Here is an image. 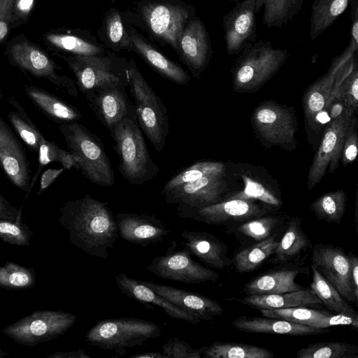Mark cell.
I'll return each mask as SVG.
<instances>
[{
    "instance_id": "51",
    "label": "cell",
    "mask_w": 358,
    "mask_h": 358,
    "mask_svg": "<svg viewBox=\"0 0 358 358\" xmlns=\"http://www.w3.org/2000/svg\"><path fill=\"white\" fill-rule=\"evenodd\" d=\"M357 118L353 117L348 130L342 149L341 159L343 166L353 162L358 152V137L356 129Z\"/></svg>"
},
{
    "instance_id": "52",
    "label": "cell",
    "mask_w": 358,
    "mask_h": 358,
    "mask_svg": "<svg viewBox=\"0 0 358 358\" xmlns=\"http://www.w3.org/2000/svg\"><path fill=\"white\" fill-rule=\"evenodd\" d=\"M0 218L13 221L22 219V206L15 208L0 194Z\"/></svg>"
},
{
    "instance_id": "20",
    "label": "cell",
    "mask_w": 358,
    "mask_h": 358,
    "mask_svg": "<svg viewBox=\"0 0 358 358\" xmlns=\"http://www.w3.org/2000/svg\"><path fill=\"white\" fill-rule=\"evenodd\" d=\"M125 84H113L84 94L96 117L110 131L133 108Z\"/></svg>"
},
{
    "instance_id": "42",
    "label": "cell",
    "mask_w": 358,
    "mask_h": 358,
    "mask_svg": "<svg viewBox=\"0 0 358 358\" xmlns=\"http://www.w3.org/2000/svg\"><path fill=\"white\" fill-rule=\"evenodd\" d=\"M304 0H264L262 22L267 27L287 24L301 10Z\"/></svg>"
},
{
    "instance_id": "39",
    "label": "cell",
    "mask_w": 358,
    "mask_h": 358,
    "mask_svg": "<svg viewBox=\"0 0 358 358\" xmlns=\"http://www.w3.org/2000/svg\"><path fill=\"white\" fill-rule=\"evenodd\" d=\"M8 101L17 110L8 113V118L10 122L28 148L38 154L40 145L45 138L29 119L17 101L14 98H10Z\"/></svg>"
},
{
    "instance_id": "1",
    "label": "cell",
    "mask_w": 358,
    "mask_h": 358,
    "mask_svg": "<svg viewBox=\"0 0 358 358\" xmlns=\"http://www.w3.org/2000/svg\"><path fill=\"white\" fill-rule=\"evenodd\" d=\"M59 221L67 231L71 243L92 256L105 259L119 235L108 202L89 194L64 203Z\"/></svg>"
},
{
    "instance_id": "59",
    "label": "cell",
    "mask_w": 358,
    "mask_h": 358,
    "mask_svg": "<svg viewBox=\"0 0 358 358\" xmlns=\"http://www.w3.org/2000/svg\"><path fill=\"white\" fill-rule=\"evenodd\" d=\"M132 358H164L162 352H148L131 356Z\"/></svg>"
},
{
    "instance_id": "60",
    "label": "cell",
    "mask_w": 358,
    "mask_h": 358,
    "mask_svg": "<svg viewBox=\"0 0 358 358\" xmlns=\"http://www.w3.org/2000/svg\"><path fill=\"white\" fill-rule=\"evenodd\" d=\"M249 1H251L254 4L256 13L257 14L259 13L260 10L263 7L264 0H249Z\"/></svg>"
},
{
    "instance_id": "26",
    "label": "cell",
    "mask_w": 358,
    "mask_h": 358,
    "mask_svg": "<svg viewBox=\"0 0 358 358\" xmlns=\"http://www.w3.org/2000/svg\"><path fill=\"white\" fill-rule=\"evenodd\" d=\"M259 310L264 317L285 320L317 329H326L338 325L351 326L356 329L358 327V320L309 307Z\"/></svg>"
},
{
    "instance_id": "62",
    "label": "cell",
    "mask_w": 358,
    "mask_h": 358,
    "mask_svg": "<svg viewBox=\"0 0 358 358\" xmlns=\"http://www.w3.org/2000/svg\"><path fill=\"white\" fill-rule=\"evenodd\" d=\"M228 1H235V2L238 3V2L241 1V0H228Z\"/></svg>"
},
{
    "instance_id": "11",
    "label": "cell",
    "mask_w": 358,
    "mask_h": 358,
    "mask_svg": "<svg viewBox=\"0 0 358 358\" xmlns=\"http://www.w3.org/2000/svg\"><path fill=\"white\" fill-rule=\"evenodd\" d=\"M356 110L345 108L343 113L329 122L310 166L307 187L311 190L324 178L327 168L331 173L338 167L343 143Z\"/></svg>"
},
{
    "instance_id": "43",
    "label": "cell",
    "mask_w": 358,
    "mask_h": 358,
    "mask_svg": "<svg viewBox=\"0 0 358 358\" xmlns=\"http://www.w3.org/2000/svg\"><path fill=\"white\" fill-rule=\"evenodd\" d=\"M298 358H358V346L341 341L312 343L296 352Z\"/></svg>"
},
{
    "instance_id": "23",
    "label": "cell",
    "mask_w": 358,
    "mask_h": 358,
    "mask_svg": "<svg viewBox=\"0 0 358 358\" xmlns=\"http://www.w3.org/2000/svg\"><path fill=\"white\" fill-rule=\"evenodd\" d=\"M115 217L121 238L143 247L162 241L170 232L167 227L153 215L118 213Z\"/></svg>"
},
{
    "instance_id": "17",
    "label": "cell",
    "mask_w": 358,
    "mask_h": 358,
    "mask_svg": "<svg viewBox=\"0 0 358 358\" xmlns=\"http://www.w3.org/2000/svg\"><path fill=\"white\" fill-rule=\"evenodd\" d=\"M357 50L358 43L351 38L342 54L332 60L327 72L309 86L306 91L303 99V108L306 121L310 125L315 124L322 114H326L337 74L357 53Z\"/></svg>"
},
{
    "instance_id": "45",
    "label": "cell",
    "mask_w": 358,
    "mask_h": 358,
    "mask_svg": "<svg viewBox=\"0 0 358 358\" xmlns=\"http://www.w3.org/2000/svg\"><path fill=\"white\" fill-rule=\"evenodd\" d=\"M36 274L33 268L6 262L0 266V287L8 289H26L36 284Z\"/></svg>"
},
{
    "instance_id": "31",
    "label": "cell",
    "mask_w": 358,
    "mask_h": 358,
    "mask_svg": "<svg viewBox=\"0 0 358 358\" xmlns=\"http://www.w3.org/2000/svg\"><path fill=\"white\" fill-rule=\"evenodd\" d=\"M301 273L299 268H280L262 273L244 286L247 295L280 294L298 291L303 287L295 282Z\"/></svg>"
},
{
    "instance_id": "9",
    "label": "cell",
    "mask_w": 358,
    "mask_h": 358,
    "mask_svg": "<svg viewBox=\"0 0 358 358\" xmlns=\"http://www.w3.org/2000/svg\"><path fill=\"white\" fill-rule=\"evenodd\" d=\"M251 124L263 145L288 150L296 148L297 119L292 108L274 101L262 102L252 114Z\"/></svg>"
},
{
    "instance_id": "55",
    "label": "cell",
    "mask_w": 358,
    "mask_h": 358,
    "mask_svg": "<svg viewBox=\"0 0 358 358\" xmlns=\"http://www.w3.org/2000/svg\"><path fill=\"white\" fill-rule=\"evenodd\" d=\"M349 259L350 282L355 297L358 300V258L355 255H352Z\"/></svg>"
},
{
    "instance_id": "22",
    "label": "cell",
    "mask_w": 358,
    "mask_h": 358,
    "mask_svg": "<svg viewBox=\"0 0 358 358\" xmlns=\"http://www.w3.org/2000/svg\"><path fill=\"white\" fill-rule=\"evenodd\" d=\"M11 55L18 66L32 75L47 78L63 92L78 96L76 83L68 77L59 76L52 60L34 45L27 42L15 44L11 48Z\"/></svg>"
},
{
    "instance_id": "38",
    "label": "cell",
    "mask_w": 358,
    "mask_h": 358,
    "mask_svg": "<svg viewBox=\"0 0 358 358\" xmlns=\"http://www.w3.org/2000/svg\"><path fill=\"white\" fill-rule=\"evenodd\" d=\"M274 353L266 348L245 343L216 341L207 346L203 357L208 358H271Z\"/></svg>"
},
{
    "instance_id": "13",
    "label": "cell",
    "mask_w": 358,
    "mask_h": 358,
    "mask_svg": "<svg viewBox=\"0 0 358 358\" xmlns=\"http://www.w3.org/2000/svg\"><path fill=\"white\" fill-rule=\"evenodd\" d=\"M232 175L241 182V189L228 192L227 199L258 201L272 210L281 208L282 201L279 187L266 170L250 164L233 165Z\"/></svg>"
},
{
    "instance_id": "12",
    "label": "cell",
    "mask_w": 358,
    "mask_h": 358,
    "mask_svg": "<svg viewBox=\"0 0 358 358\" xmlns=\"http://www.w3.org/2000/svg\"><path fill=\"white\" fill-rule=\"evenodd\" d=\"M271 208L262 203L243 199H227L202 208L178 205L182 218H192L208 224H224L228 222H245L268 215Z\"/></svg>"
},
{
    "instance_id": "8",
    "label": "cell",
    "mask_w": 358,
    "mask_h": 358,
    "mask_svg": "<svg viewBox=\"0 0 358 358\" xmlns=\"http://www.w3.org/2000/svg\"><path fill=\"white\" fill-rule=\"evenodd\" d=\"M83 94L113 84L129 85V62L112 52L65 57Z\"/></svg>"
},
{
    "instance_id": "30",
    "label": "cell",
    "mask_w": 358,
    "mask_h": 358,
    "mask_svg": "<svg viewBox=\"0 0 358 358\" xmlns=\"http://www.w3.org/2000/svg\"><path fill=\"white\" fill-rule=\"evenodd\" d=\"M239 302L252 308L284 309L296 307L317 308L322 302L311 289L298 291L259 295H247Z\"/></svg>"
},
{
    "instance_id": "61",
    "label": "cell",
    "mask_w": 358,
    "mask_h": 358,
    "mask_svg": "<svg viewBox=\"0 0 358 358\" xmlns=\"http://www.w3.org/2000/svg\"><path fill=\"white\" fill-rule=\"evenodd\" d=\"M6 355H8V354L3 351L1 349H0V358H3Z\"/></svg>"
},
{
    "instance_id": "5",
    "label": "cell",
    "mask_w": 358,
    "mask_h": 358,
    "mask_svg": "<svg viewBox=\"0 0 358 358\" xmlns=\"http://www.w3.org/2000/svg\"><path fill=\"white\" fill-rule=\"evenodd\" d=\"M128 87L141 129L155 150L161 152L169 133L167 109L142 76L133 59L129 61Z\"/></svg>"
},
{
    "instance_id": "49",
    "label": "cell",
    "mask_w": 358,
    "mask_h": 358,
    "mask_svg": "<svg viewBox=\"0 0 358 358\" xmlns=\"http://www.w3.org/2000/svg\"><path fill=\"white\" fill-rule=\"evenodd\" d=\"M206 347L194 349L182 340L171 338L163 345L162 354L164 358H201Z\"/></svg>"
},
{
    "instance_id": "18",
    "label": "cell",
    "mask_w": 358,
    "mask_h": 358,
    "mask_svg": "<svg viewBox=\"0 0 358 358\" xmlns=\"http://www.w3.org/2000/svg\"><path fill=\"white\" fill-rule=\"evenodd\" d=\"M256 14L254 4L242 0L223 17L224 38L229 56L238 55L248 43L257 41Z\"/></svg>"
},
{
    "instance_id": "46",
    "label": "cell",
    "mask_w": 358,
    "mask_h": 358,
    "mask_svg": "<svg viewBox=\"0 0 358 358\" xmlns=\"http://www.w3.org/2000/svg\"><path fill=\"white\" fill-rule=\"evenodd\" d=\"M37 155L38 167L31 182L28 192L26 194L25 199L27 198L38 178V173L44 166L51 162H57L62 164L65 169H69L72 167H75L74 159L69 151L62 149L54 141H49L46 138H45L41 143Z\"/></svg>"
},
{
    "instance_id": "33",
    "label": "cell",
    "mask_w": 358,
    "mask_h": 358,
    "mask_svg": "<svg viewBox=\"0 0 358 358\" xmlns=\"http://www.w3.org/2000/svg\"><path fill=\"white\" fill-rule=\"evenodd\" d=\"M25 91L32 101L54 121L62 124L76 122L81 118L76 108L46 90L28 86Z\"/></svg>"
},
{
    "instance_id": "25",
    "label": "cell",
    "mask_w": 358,
    "mask_h": 358,
    "mask_svg": "<svg viewBox=\"0 0 358 358\" xmlns=\"http://www.w3.org/2000/svg\"><path fill=\"white\" fill-rule=\"evenodd\" d=\"M128 32L132 50L155 71L178 85L189 83L191 77L180 66L168 59L132 27H128Z\"/></svg>"
},
{
    "instance_id": "48",
    "label": "cell",
    "mask_w": 358,
    "mask_h": 358,
    "mask_svg": "<svg viewBox=\"0 0 358 358\" xmlns=\"http://www.w3.org/2000/svg\"><path fill=\"white\" fill-rule=\"evenodd\" d=\"M33 232L22 220L13 221L0 218V239L18 246H30Z\"/></svg>"
},
{
    "instance_id": "35",
    "label": "cell",
    "mask_w": 358,
    "mask_h": 358,
    "mask_svg": "<svg viewBox=\"0 0 358 358\" xmlns=\"http://www.w3.org/2000/svg\"><path fill=\"white\" fill-rule=\"evenodd\" d=\"M47 39L54 46L73 55H101L108 52L106 48L90 33L50 34Z\"/></svg>"
},
{
    "instance_id": "19",
    "label": "cell",
    "mask_w": 358,
    "mask_h": 358,
    "mask_svg": "<svg viewBox=\"0 0 358 358\" xmlns=\"http://www.w3.org/2000/svg\"><path fill=\"white\" fill-rule=\"evenodd\" d=\"M0 166L15 187L28 192L31 182L30 164L18 138L1 115Z\"/></svg>"
},
{
    "instance_id": "57",
    "label": "cell",
    "mask_w": 358,
    "mask_h": 358,
    "mask_svg": "<svg viewBox=\"0 0 358 358\" xmlns=\"http://www.w3.org/2000/svg\"><path fill=\"white\" fill-rule=\"evenodd\" d=\"M48 358H91V357L85 352L84 350L79 348L78 350L68 352H57L48 357Z\"/></svg>"
},
{
    "instance_id": "50",
    "label": "cell",
    "mask_w": 358,
    "mask_h": 358,
    "mask_svg": "<svg viewBox=\"0 0 358 358\" xmlns=\"http://www.w3.org/2000/svg\"><path fill=\"white\" fill-rule=\"evenodd\" d=\"M338 97L342 100L345 108L357 111L358 107V66L341 83Z\"/></svg>"
},
{
    "instance_id": "58",
    "label": "cell",
    "mask_w": 358,
    "mask_h": 358,
    "mask_svg": "<svg viewBox=\"0 0 358 358\" xmlns=\"http://www.w3.org/2000/svg\"><path fill=\"white\" fill-rule=\"evenodd\" d=\"M17 13L20 16H27L33 8L34 0H14Z\"/></svg>"
},
{
    "instance_id": "44",
    "label": "cell",
    "mask_w": 358,
    "mask_h": 358,
    "mask_svg": "<svg viewBox=\"0 0 358 358\" xmlns=\"http://www.w3.org/2000/svg\"><path fill=\"white\" fill-rule=\"evenodd\" d=\"M226 171L227 165L223 162L210 161L196 162L169 180L164 186L162 193L206 176L225 173Z\"/></svg>"
},
{
    "instance_id": "21",
    "label": "cell",
    "mask_w": 358,
    "mask_h": 358,
    "mask_svg": "<svg viewBox=\"0 0 358 358\" xmlns=\"http://www.w3.org/2000/svg\"><path fill=\"white\" fill-rule=\"evenodd\" d=\"M180 59L192 75L199 78L208 66L212 57V47L208 33L203 22L193 17L183 29L178 40Z\"/></svg>"
},
{
    "instance_id": "53",
    "label": "cell",
    "mask_w": 358,
    "mask_h": 358,
    "mask_svg": "<svg viewBox=\"0 0 358 358\" xmlns=\"http://www.w3.org/2000/svg\"><path fill=\"white\" fill-rule=\"evenodd\" d=\"M64 170L65 169L62 167L60 169H48L43 171L41 176L39 190L37 192V196H39L49 187Z\"/></svg>"
},
{
    "instance_id": "54",
    "label": "cell",
    "mask_w": 358,
    "mask_h": 358,
    "mask_svg": "<svg viewBox=\"0 0 358 358\" xmlns=\"http://www.w3.org/2000/svg\"><path fill=\"white\" fill-rule=\"evenodd\" d=\"M12 0H0V41L8 31L9 10Z\"/></svg>"
},
{
    "instance_id": "47",
    "label": "cell",
    "mask_w": 358,
    "mask_h": 358,
    "mask_svg": "<svg viewBox=\"0 0 358 358\" xmlns=\"http://www.w3.org/2000/svg\"><path fill=\"white\" fill-rule=\"evenodd\" d=\"M282 218L280 215H264L243 222L237 229L245 236L259 242L271 236L272 231L281 222Z\"/></svg>"
},
{
    "instance_id": "15",
    "label": "cell",
    "mask_w": 358,
    "mask_h": 358,
    "mask_svg": "<svg viewBox=\"0 0 358 358\" xmlns=\"http://www.w3.org/2000/svg\"><path fill=\"white\" fill-rule=\"evenodd\" d=\"M312 265L350 303H357L350 279V259L335 245L318 243L313 247Z\"/></svg>"
},
{
    "instance_id": "27",
    "label": "cell",
    "mask_w": 358,
    "mask_h": 358,
    "mask_svg": "<svg viewBox=\"0 0 358 358\" xmlns=\"http://www.w3.org/2000/svg\"><path fill=\"white\" fill-rule=\"evenodd\" d=\"M181 236L185 248L206 265L222 270L231 264L226 245L213 235L205 231H184Z\"/></svg>"
},
{
    "instance_id": "14",
    "label": "cell",
    "mask_w": 358,
    "mask_h": 358,
    "mask_svg": "<svg viewBox=\"0 0 358 358\" xmlns=\"http://www.w3.org/2000/svg\"><path fill=\"white\" fill-rule=\"evenodd\" d=\"M146 269L159 278L189 284L215 282L219 278L216 272L194 261L185 248L153 257Z\"/></svg>"
},
{
    "instance_id": "37",
    "label": "cell",
    "mask_w": 358,
    "mask_h": 358,
    "mask_svg": "<svg viewBox=\"0 0 358 358\" xmlns=\"http://www.w3.org/2000/svg\"><path fill=\"white\" fill-rule=\"evenodd\" d=\"M350 0H315L310 20V36L315 40L331 26L348 8Z\"/></svg>"
},
{
    "instance_id": "28",
    "label": "cell",
    "mask_w": 358,
    "mask_h": 358,
    "mask_svg": "<svg viewBox=\"0 0 358 358\" xmlns=\"http://www.w3.org/2000/svg\"><path fill=\"white\" fill-rule=\"evenodd\" d=\"M120 290L127 297L142 303H152L162 308L170 317L193 324L200 323L197 317L186 312L173 304L140 280L129 277L125 273H120L115 277Z\"/></svg>"
},
{
    "instance_id": "29",
    "label": "cell",
    "mask_w": 358,
    "mask_h": 358,
    "mask_svg": "<svg viewBox=\"0 0 358 358\" xmlns=\"http://www.w3.org/2000/svg\"><path fill=\"white\" fill-rule=\"evenodd\" d=\"M231 325L245 332L293 336L317 335L329 331L327 328L317 329L285 320L264 316H240L232 321Z\"/></svg>"
},
{
    "instance_id": "6",
    "label": "cell",
    "mask_w": 358,
    "mask_h": 358,
    "mask_svg": "<svg viewBox=\"0 0 358 358\" xmlns=\"http://www.w3.org/2000/svg\"><path fill=\"white\" fill-rule=\"evenodd\" d=\"M160 327L152 322L119 317L97 322L86 334V341L100 349L115 350L119 356L127 349L141 345L149 339L160 336Z\"/></svg>"
},
{
    "instance_id": "3",
    "label": "cell",
    "mask_w": 358,
    "mask_h": 358,
    "mask_svg": "<svg viewBox=\"0 0 358 358\" xmlns=\"http://www.w3.org/2000/svg\"><path fill=\"white\" fill-rule=\"evenodd\" d=\"M58 128L73 156L75 167L91 182L112 187L114 172L99 138L77 122L62 123Z\"/></svg>"
},
{
    "instance_id": "24",
    "label": "cell",
    "mask_w": 358,
    "mask_h": 358,
    "mask_svg": "<svg viewBox=\"0 0 358 358\" xmlns=\"http://www.w3.org/2000/svg\"><path fill=\"white\" fill-rule=\"evenodd\" d=\"M152 290L201 320L209 321L222 316L223 309L215 300L169 285L140 280Z\"/></svg>"
},
{
    "instance_id": "4",
    "label": "cell",
    "mask_w": 358,
    "mask_h": 358,
    "mask_svg": "<svg viewBox=\"0 0 358 358\" xmlns=\"http://www.w3.org/2000/svg\"><path fill=\"white\" fill-rule=\"evenodd\" d=\"M287 57L286 49L275 48L268 41L259 39L248 43L231 69L234 90L256 92L276 74Z\"/></svg>"
},
{
    "instance_id": "40",
    "label": "cell",
    "mask_w": 358,
    "mask_h": 358,
    "mask_svg": "<svg viewBox=\"0 0 358 358\" xmlns=\"http://www.w3.org/2000/svg\"><path fill=\"white\" fill-rule=\"evenodd\" d=\"M273 235L238 252L234 257V265L239 273L256 269L268 257L273 254L278 245Z\"/></svg>"
},
{
    "instance_id": "36",
    "label": "cell",
    "mask_w": 358,
    "mask_h": 358,
    "mask_svg": "<svg viewBox=\"0 0 358 358\" xmlns=\"http://www.w3.org/2000/svg\"><path fill=\"white\" fill-rule=\"evenodd\" d=\"M313 280L310 289L328 309L338 315H342L358 320L356 310L311 264Z\"/></svg>"
},
{
    "instance_id": "10",
    "label": "cell",
    "mask_w": 358,
    "mask_h": 358,
    "mask_svg": "<svg viewBox=\"0 0 358 358\" xmlns=\"http://www.w3.org/2000/svg\"><path fill=\"white\" fill-rule=\"evenodd\" d=\"M77 320L71 313L37 310L3 329L14 342L34 347L64 335Z\"/></svg>"
},
{
    "instance_id": "34",
    "label": "cell",
    "mask_w": 358,
    "mask_h": 358,
    "mask_svg": "<svg viewBox=\"0 0 358 358\" xmlns=\"http://www.w3.org/2000/svg\"><path fill=\"white\" fill-rule=\"evenodd\" d=\"M99 38L106 48L115 52L122 50H132L128 27L115 8H110L106 13L99 31Z\"/></svg>"
},
{
    "instance_id": "2",
    "label": "cell",
    "mask_w": 358,
    "mask_h": 358,
    "mask_svg": "<svg viewBox=\"0 0 358 358\" xmlns=\"http://www.w3.org/2000/svg\"><path fill=\"white\" fill-rule=\"evenodd\" d=\"M115 143L119 171L132 185H143L155 178L159 169L150 157L134 108L110 131Z\"/></svg>"
},
{
    "instance_id": "41",
    "label": "cell",
    "mask_w": 358,
    "mask_h": 358,
    "mask_svg": "<svg viewBox=\"0 0 358 358\" xmlns=\"http://www.w3.org/2000/svg\"><path fill=\"white\" fill-rule=\"evenodd\" d=\"M347 196L343 189L322 194L310 205V209L318 220L341 223L345 212Z\"/></svg>"
},
{
    "instance_id": "16",
    "label": "cell",
    "mask_w": 358,
    "mask_h": 358,
    "mask_svg": "<svg viewBox=\"0 0 358 358\" xmlns=\"http://www.w3.org/2000/svg\"><path fill=\"white\" fill-rule=\"evenodd\" d=\"M226 173L202 177L162 193L166 202L202 208L224 199L229 191Z\"/></svg>"
},
{
    "instance_id": "32",
    "label": "cell",
    "mask_w": 358,
    "mask_h": 358,
    "mask_svg": "<svg viewBox=\"0 0 358 358\" xmlns=\"http://www.w3.org/2000/svg\"><path fill=\"white\" fill-rule=\"evenodd\" d=\"M310 240L304 232L301 220L293 217L289 221L286 230L278 242L273 257L268 262L273 264H282L290 262L299 257L311 246Z\"/></svg>"
},
{
    "instance_id": "7",
    "label": "cell",
    "mask_w": 358,
    "mask_h": 358,
    "mask_svg": "<svg viewBox=\"0 0 358 358\" xmlns=\"http://www.w3.org/2000/svg\"><path fill=\"white\" fill-rule=\"evenodd\" d=\"M137 10L150 34L169 44L178 54L179 37L194 17V8L178 0H141Z\"/></svg>"
},
{
    "instance_id": "56",
    "label": "cell",
    "mask_w": 358,
    "mask_h": 358,
    "mask_svg": "<svg viewBox=\"0 0 358 358\" xmlns=\"http://www.w3.org/2000/svg\"><path fill=\"white\" fill-rule=\"evenodd\" d=\"M351 3V36L358 43V0H350Z\"/></svg>"
}]
</instances>
